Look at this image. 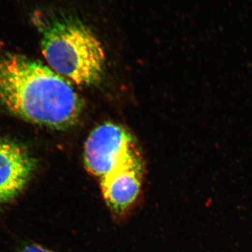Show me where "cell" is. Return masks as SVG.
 <instances>
[{"label": "cell", "mask_w": 252, "mask_h": 252, "mask_svg": "<svg viewBox=\"0 0 252 252\" xmlns=\"http://www.w3.org/2000/svg\"><path fill=\"white\" fill-rule=\"evenodd\" d=\"M0 100L25 120L58 129L75 124L83 109L70 81L49 66L17 54L0 59Z\"/></svg>", "instance_id": "1"}, {"label": "cell", "mask_w": 252, "mask_h": 252, "mask_svg": "<svg viewBox=\"0 0 252 252\" xmlns=\"http://www.w3.org/2000/svg\"><path fill=\"white\" fill-rule=\"evenodd\" d=\"M35 167V160L25 147L0 140V205L14 200L24 190Z\"/></svg>", "instance_id": "5"}, {"label": "cell", "mask_w": 252, "mask_h": 252, "mask_svg": "<svg viewBox=\"0 0 252 252\" xmlns=\"http://www.w3.org/2000/svg\"><path fill=\"white\" fill-rule=\"evenodd\" d=\"M143 176L140 155L101 179L104 201L114 215H124L135 203L142 190Z\"/></svg>", "instance_id": "4"}, {"label": "cell", "mask_w": 252, "mask_h": 252, "mask_svg": "<svg viewBox=\"0 0 252 252\" xmlns=\"http://www.w3.org/2000/svg\"><path fill=\"white\" fill-rule=\"evenodd\" d=\"M20 252H54L36 244H28L21 249Z\"/></svg>", "instance_id": "6"}, {"label": "cell", "mask_w": 252, "mask_h": 252, "mask_svg": "<svg viewBox=\"0 0 252 252\" xmlns=\"http://www.w3.org/2000/svg\"><path fill=\"white\" fill-rule=\"evenodd\" d=\"M84 152L86 169L100 180L141 155L130 132L122 126L109 122L97 126L91 132Z\"/></svg>", "instance_id": "3"}, {"label": "cell", "mask_w": 252, "mask_h": 252, "mask_svg": "<svg viewBox=\"0 0 252 252\" xmlns=\"http://www.w3.org/2000/svg\"><path fill=\"white\" fill-rule=\"evenodd\" d=\"M33 17L41 34V51L51 69L78 85H94L100 81L105 54L87 25L59 10L39 11Z\"/></svg>", "instance_id": "2"}]
</instances>
